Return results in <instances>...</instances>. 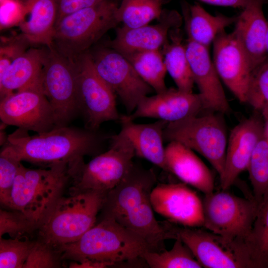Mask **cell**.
<instances>
[{
	"instance_id": "6da1fadb",
	"label": "cell",
	"mask_w": 268,
	"mask_h": 268,
	"mask_svg": "<svg viewBox=\"0 0 268 268\" xmlns=\"http://www.w3.org/2000/svg\"><path fill=\"white\" fill-rule=\"evenodd\" d=\"M157 178L152 169L134 163L124 179L107 193L101 210L124 227L142 237L154 251L164 249L165 240L177 238L176 226L157 220L151 194Z\"/></svg>"
},
{
	"instance_id": "7a4b0ae2",
	"label": "cell",
	"mask_w": 268,
	"mask_h": 268,
	"mask_svg": "<svg viewBox=\"0 0 268 268\" xmlns=\"http://www.w3.org/2000/svg\"><path fill=\"white\" fill-rule=\"evenodd\" d=\"M70 268H102L141 258L152 247L140 235L109 217H103L76 241L56 249Z\"/></svg>"
},
{
	"instance_id": "3957f363",
	"label": "cell",
	"mask_w": 268,
	"mask_h": 268,
	"mask_svg": "<svg viewBox=\"0 0 268 268\" xmlns=\"http://www.w3.org/2000/svg\"><path fill=\"white\" fill-rule=\"evenodd\" d=\"M28 132L18 128L8 135L4 144L21 162L48 166L59 163L69 165L84 156H95L101 153L108 138L97 131L69 126L34 135Z\"/></svg>"
},
{
	"instance_id": "277c9868",
	"label": "cell",
	"mask_w": 268,
	"mask_h": 268,
	"mask_svg": "<svg viewBox=\"0 0 268 268\" xmlns=\"http://www.w3.org/2000/svg\"><path fill=\"white\" fill-rule=\"evenodd\" d=\"M70 179L68 164L59 163L48 169H32L22 164L15 177L8 208L26 216L38 229L62 197Z\"/></svg>"
},
{
	"instance_id": "5b68a950",
	"label": "cell",
	"mask_w": 268,
	"mask_h": 268,
	"mask_svg": "<svg viewBox=\"0 0 268 268\" xmlns=\"http://www.w3.org/2000/svg\"><path fill=\"white\" fill-rule=\"evenodd\" d=\"M107 193L86 190L62 197L40 225L39 240L56 250L78 240L96 224Z\"/></svg>"
},
{
	"instance_id": "8992f818",
	"label": "cell",
	"mask_w": 268,
	"mask_h": 268,
	"mask_svg": "<svg viewBox=\"0 0 268 268\" xmlns=\"http://www.w3.org/2000/svg\"><path fill=\"white\" fill-rule=\"evenodd\" d=\"M133 145L122 130L110 137L109 148L88 163L83 158L68 166L71 193L86 190L109 192L126 177L134 164Z\"/></svg>"
},
{
	"instance_id": "52a82bcc",
	"label": "cell",
	"mask_w": 268,
	"mask_h": 268,
	"mask_svg": "<svg viewBox=\"0 0 268 268\" xmlns=\"http://www.w3.org/2000/svg\"><path fill=\"white\" fill-rule=\"evenodd\" d=\"M117 6L114 0H107L63 17L56 24L52 47L75 62L117 25Z\"/></svg>"
},
{
	"instance_id": "ba28073f",
	"label": "cell",
	"mask_w": 268,
	"mask_h": 268,
	"mask_svg": "<svg viewBox=\"0 0 268 268\" xmlns=\"http://www.w3.org/2000/svg\"><path fill=\"white\" fill-rule=\"evenodd\" d=\"M163 135L164 140L179 142L203 156L217 172L219 178L221 177L228 138L221 115H197L168 123Z\"/></svg>"
},
{
	"instance_id": "9c48e42d",
	"label": "cell",
	"mask_w": 268,
	"mask_h": 268,
	"mask_svg": "<svg viewBox=\"0 0 268 268\" xmlns=\"http://www.w3.org/2000/svg\"><path fill=\"white\" fill-rule=\"evenodd\" d=\"M43 92L53 108L56 127L68 126L79 113L75 62L52 47L45 49L41 76Z\"/></svg>"
},
{
	"instance_id": "30bf717a",
	"label": "cell",
	"mask_w": 268,
	"mask_h": 268,
	"mask_svg": "<svg viewBox=\"0 0 268 268\" xmlns=\"http://www.w3.org/2000/svg\"><path fill=\"white\" fill-rule=\"evenodd\" d=\"M226 191L204 195L203 227L226 238L246 243L259 205L253 198H241Z\"/></svg>"
},
{
	"instance_id": "8fae6325",
	"label": "cell",
	"mask_w": 268,
	"mask_h": 268,
	"mask_svg": "<svg viewBox=\"0 0 268 268\" xmlns=\"http://www.w3.org/2000/svg\"><path fill=\"white\" fill-rule=\"evenodd\" d=\"M177 234L202 268H255L245 242L200 227H177Z\"/></svg>"
},
{
	"instance_id": "7c38bea8",
	"label": "cell",
	"mask_w": 268,
	"mask_h": 268,
	"mask_svg": "<svg viewBox=\"0 0 268 268\" xmlns=\"http://www.w3.org/2000/svg\"><path fill=\"white\" fill-rule=\"evenodd\" d=\"M78 72V103L85 128L97 131L102 124L120 121L115 94L101 78L94 67L91 55L86 52L76 60Z\"/></svg>"
},
{
	"instance_id": "4fadbf2b",
	"label": "cell",
	"mask_w": 268,
	"mask_h": 268,
	"mask_svg": "<svg viewBox=\"0 0 268 268\" xmlns=\"http://www.w3.org/2000/svg\"><path fill=\"white\" fill-rule=\"evenodd\" d=\"M90 54L96 72L119 96L128 115L154 91L119 52L110 47L103 48Z\"/></svg>"
},
{
	"instance_id": "5bb4252c",
	"label": "cell",
	"mask_w": 268,
	"mask_h": 268,
	"mask_svg": "<svg viewBox=\"0 0 268 268\" xmlns=\"http://www.w3.org/2000/svg\"><path fill=\"white\" fill-rule=\"evenodd\" d=\"M0 119L6 125L37 134L56 127L53 108L43 92L41 81L1 99Z\"/></svg>"
},
{
	"instance_id": "9a60e30c",
	"label": "cell",
	"mask_w": 268,
	"mask_h": 268,
	"mask_svg": "<svg viewBox=\"0 0 268 268\" xmlns=\"http://www.w3.org/2000/svg\"><path fill=\"white\" fill-rule=\"evenodd\" d=\"M184 183H159L152 190L151 202L155 212L173 224L187 227L203 226L202 200Z\"/></svg>"
},
{
	"instance_id": "2e32d148",
	"label": "cell",
	"mask_w": 268,
	"mask_h": 268,
	"mask_svg": "<svg viewBox=\"0 0 268 268\" xmlns=\"http://www.w3.org/2000/svg\"><path fill=\"white\" fill-rule=\"evenodd\" d=\"M212 44V60L221 81L241 102L246 103L253 69L245 51L234 33L225 30Z\"/></svg>"
},
{
	"instance_id": "e0dca14e",
	"label": "cell",
	"mask_w": 268,
	"mask_h": 268,
	"mask_svg": "<svg viewBox=\"0 0 268 268\" xmlns=\"http://www.w3.org/2000/svg\"><path fill=\"white\" fill-rule=\"evenodd\" d=\"M260 115L248 118L236 126L228 139L223 173L220 178V187L227 190L239 175L247 170L259 140L266 128V122Z\"/></svg>"
},
{
	"instance_id": "ac0fdd59",
	"label": "cell",
	"mask_w": 268,
	"mask_h": 268,
	"mask_svg": "<svg viewBox=\"0 0 268 268\" xmlns=\"http://www.w3.org/2000/svg\"><path fill=\"white\" fill-rule=\"evenodd\" d=\"M202 108L199 93L167 88L162 92L145 97L134 111L127 116L132 121L146 118L171 123L197 115Z\"/></svg>"
},
{
	"instance_id": "d6986e66",
	"label": "cell",
	"mask_w": 268,
	"mask_h": 268,
	"mask_svg": "<svg viewBox=\"0 0 268 268\" xmlns=\"http://www.w3.org/2000/svg\"><path fill=\"white\" fill-rule=\"evenodd\" d=\"M182 16L175 10L163 9L154 25H145L135 28L124 26L117 29L115 38L109 47L124 56L135 52L160 50L168 40L170 30L179 28Z\"/></svg>"
},
{
	"instance_id": "ffe728a7",
	"label": "cell",
	"mask_w": 268,
	"mask_h": 268,
	"mask_svg": "<svg viewBox=\"0 0 268 268\" xmlns=\"http://www.w3.org/2000/svg\"><path fill=\"white\" fill-rule=\"evenodd\" d=\"M185 46L194 80L199 88L204 108L221 114L228 113L230 106L209 48L189 39Z\"/></svg>"
},
{
	"instance_id": "44dd1931",
	"label": "cell",
	"mask_w": 268,
	"mask_h": 268,
	"mask_svg": "<svg viewBox=\"0 0 268 268\" xmlns=\"http://www.w3.org/2000/svg\"><path fill=\"white\" fill-rule=\"evenodd\" d=\"M264 0H249L237 16L233 33L245 51L253 70L267 58L266 38L268 21L263 11Z\"/></svg>"
},
{
	"instance_id": "7402d4cb",
	"label": "cell",
	"mask_w": 268,
	"mask_h": 268,
	"mask_svg": "<svg viewBox=\"0 0 268 268\" xmlns=\"http://www.w3.org/2000/svg\"><path fill=\"white\" fill-rule=\"evenodd\" d=\"M166 171L171 172L183 183L191 186L204 195L214 189L212 173L194 151L175 141L165 147Z\"/></svg>"
},
{
	"instance_id": "603a6c76",
	"label": "cell",
	"mask_w": 268,
	"mask_h": 268,
	"mask_svg": "<svg viewBox=\"0 0 268 268\" xmlns=\"http://www.w3.org/2000/svg\"><path fill=\"white\" fill-rule=\"evenodd\" d=\"M120 121L121 130L132 142L135 155L166 171L163 133L168 123L157 120L152 123L136 124L127 115L121 116Z\"/></svg>"
},
{
	"instance_id": "cb8c5ba5",
	"label": "cell",
	"mask_w": 268,
	"mask_h": 268,
	"mask_svg": "<svg viewBox=\"0 0 268 268\" xmlns=\"http://www.w3.org/2000/svg\"><path fill=\"white\" fill-rule=\"evenodd\" d=\"M20 27L24 39L33 44L52 46L57 17L56 0H26Z\"/></svg>"
},
{
	"instance_id": "d4e9b609",
	"label": "cell",
	"mask_w": 268,
	"mask_h": 268,
	"mask_svg": "<svg viewBox=\"0 0 268 268\" xmlns=\"http://www.w3.org/2000/svg\"><path fill=\"white\" fill-rule=\"evenodd\" d=\"M183 19L188 39L209 48L216 37L235 23L237 16L212 15L197 2L182 4Z\"/></svg>"
},
{
	"instance_id": "484cf974",
	"label": "cell",
	"mask_w": 268,
	"mask_h": 268,
	"mask_svg": "<svg viewBox=\"0 0 268 268\" xmlns=\"http://www.w3.org/2000/svg\"><path fill=\"white\" fill-rule=\"evenodd\" d=\"M44 54L45 50L31 48L15 58L0 78V100L41 81Z\"/></svg>"
},
{
	"instance_id": "4316f807",
	"label": "cell",
	"mask_w": 268,
	"mask_h": 268,
	"mask_svg": "<svg viewBox=\"0 0 268 268\" xmlns=\"http://www.w3.org/2000/svg\"><path fill=\"white\" fill-rule=\"evenodd\" d=\"M162 53L167 72L177 88L183 91L193 92L195 82L179 28L170 30L168 40L162 47Z\"/></svg>"
},
{
	"instance_id": "83f0119b",
	"label": "cell",
	"mask_w": 268,
	"mask_h": 268,
	"mask_svg": "<svg viewBox=\"0 0 268 268\" xmlns=\"http://www.w3.org/2000/svg\"><path fill=\"white\" fill-rule=\"evenodd\" d=\"M124 56L141 79L156 93L167 89L165 81L167 72L160 50L135 52Z\"/></svg>"
},
{
	"instance_id": "f1b7e54d",
	"label": "cell",
	"mask_w": 268,
	"mask_h": 268,
	"mask_svg": "<svg viewBox=\"0 0 268 268\" xmlns=\"http://www.w3.org/2000/svg\"><path fill=\"white\" fill-rule=\"evenodd\" d=\"M165 0H122L116 10L118 23L129 28L147 25L154 19H159Z\"/></svg>"
},
{
	"instance_id": "f546056e",
	"label": "cell",
	"mask_w": 268,
	"mask_h": 268,
	"mask_svg": "<svg viewBox=\"0 0 268 268\" xmlns=\"http://www.w3.org/2000/svg\"><path fill=\"white\" fill-rule=\"evenodd\" d=\"M169 250L147 251L141 258L151 268H201L190 249L177 235Z\"/></svg>"
},
{
	"instance_id": "4dcf8cb0",
	"label": "cell",
	"mask_w": 268,
	"mask_h": 268,
	"mask_svg": "<svg viewBox=\"0 0 268 268\" xmlns=\"http://www.w3.org/2000/svg\"><path fill=\"white\" fill-rule=\"evenodd\" d=\"M246 244L255 268H268V195L259 206Z\"/></svg>"
},
{
	"instance_id": "1f68e13d",
	"label": "cell",
	"mask_w": 268,
	"mask_h": 268,
	"mask_svg": "<svg viewBox=\"0 0 268 268\" xmlns=\"http://www.w3.org/2000/svg\"><path fill=\"white\" fill-rule=\"evenodd\" d=\"M247 171L259 206L268 195V133L265 132L252 155Z\"/></svg>"
},
{
	"instance_id": "d6a6232c",
	"label": "cell",
	"mask_w": 268,
	"mask_h": 268,
	"mask_svg": "<svg viewBox=\"0 0 268 268\" xmlns=\"http://www.w3.org/2000/svg\"><path fill=\"white\" fill-rule=\"evenodd\" d=\"M268 121V59L256 67L251 74L246 102Z\"/></svg>"
},
{
	"instance_id": "836d02e7",
	"label": "cell",
	"mask_w": 268,
	"mask_h": 268,
	"mask_svg": "<svg viewBox=\"0 0 268 268\" xmlns=\"http://www.w3.org/2000/svg\"><path fill=\"white\" fill-rule=\"evenodd\" d=\"M21 164L10 147L3 145L0 153V202L7 208L15 179Z\"/></svg>"
},
{
	"instance_id": "e575fe53",
	"label": "cell",
	"mask_w": 268,
	"mask_h": 268,
	"mask_svg": "<svg viewBox=\"0 0 268 268\" xmlns=\"http://www.w3.org/2000/svg\"><path fill=\"white\" fill-rule=\"evenodd\" d=\"M35 242L0 238V268H23Z\"/></svg>"
},
{
	"instance_id": "d590c367",
	"label": "cell",
	"mask_w": 268,
	"mask_h": 268,
	"mask_svg": "<svg viewBox=\"0 0 268 268\" xmlns=\"http://www.w3.org/2000/svg\"><path fill=\"white\" fill-rule=\"evenodd\" d=\"M37 229L33 223L20 212L10 209L0 210V238L5 234L19 238L23 234Z\"/></svg>"
},
{
	"instance_id": "8d00e7d4",
	"label": "cell",
	"mask_w": 268,
	"mask_h": 268,
	"mask_svg": "<svg viewBox=\"0 0 268 268\" xmlns=\"http://www.w3.org/2000/svg\"><path fill=\"white\" fill-rule=\"evenodd\" d=\"M58 255L59 254L53 248L38 240L35 242L23 268H53L59 267Z\"/></svg>"
},
{
	"instance_id": "74e56055",
	"label": "cell",
	"mask_w": 268,
	"mask_h": 268,
	"mask_svg": "<svg viewBox=\"0 0 268 268\" xmlns=\"http://www.w3.org/2000/svg\"><path fill=\"white\" fill-rule=\"evenodd\" d=\"M106 0H56L57 6L56 23L67 15L96 5Z\"/></svg>"
},
{
	"instance_id": "f35d334b",
	"label": "cell",
	"mask_w": 268,
	"mask_h": 268,
	"mask_svg": "<svg viewBox=\"0 0 268 268\" xmlns=\"http://www.w3.org/2000/svg\"><path fill=\"white\" fill-rule=\"evenodd\" d=\"M24 51L21 46L17 44L0 47V78L2 77L15 58Z\"/></svg>"
},
{
	"instance_id": "ab89813d",
	"label": "cell",
	"mask_w": 268,
	"mask_h": 268,
	"mask_svg": "<svg viewBox=\"0 0 268 268\" xmlns=\"http://www.w3.org/2000/svg\"><path fill=\"white\" fill-rule=\"evenodd\" d=\"M209 4L228 6L233 8H244L249 0H198Z\"/></svg>"
},
{
	"instance_id": "60d3db41",
	"label": "cell",
	"mask_w": 268,
	"mask_h": 268,
	"mask_svg": "<svg viewBox=\"0 0 268 268\" xmlns=\"http://www.w3.org/2000/svg\"><path fill=\"white\" fill-rule=\"evenodd\" d=\"M266 49L267 54V59H268V26L266 38Z\"/></svg>"
}]
</instances>
